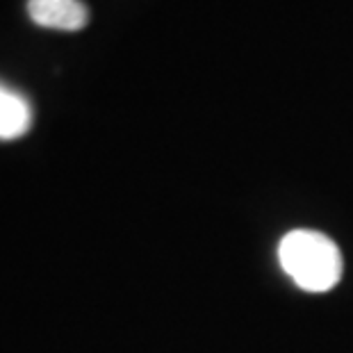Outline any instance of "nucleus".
Wrapping results in <instances>:
<instances>
[{"mask_svg": "<svg viewBox=\"0 0 353 353\" xmlns=\"http://www.w3.org/2000/svg\"><path fill=\"white\" fill-rule=\"evenodd\" d=\"M283 272L305 292H328L340 283L342 255L335 242L314 230H292L278 246Z\"/></svg>", "mask_w": 353, "mask_h": 353, "instance_id": "1", "label": "nucleus"}, {"mask_svg": "<svg viewBox=\"0 0 353 353\" xmlns=\"http://www.w3.org/2000/svg\"><path fill=\"white\" fill-rule=\"evenodd\" d=\"M28 17L39 28L78 32L89 23V10L82 0H28Z\"/></svg>", "mask_w": 353, "mask_h": 353, "instance_id": "2", "label": "nucleus"}, {"mask_svg": "<svg viewBox=\"0 0 353 353\" xmlns=\"http://www.w3.org/2000/svg\"><path fill=\"white\" fill-rule=\"evenodd\" d=\"M32 125V108L23 94L0 82V139H19Z\"/></svg>", "mask_w": 353, "mask_h": 353, "instance_id": "3", "label": "nucleus"}]
</instances>
